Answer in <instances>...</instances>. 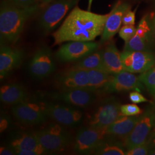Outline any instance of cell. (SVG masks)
I'll return each mask as SVG.
<instances>
[{"label":"cell","mask_w":155,"mask_h":155,"mask_svg":"<svg viewBox=\"0 0 155 155\" xmlns=\"http://www.w3.org/2000/svg\"><path fill=\"white\" fill-rule=\"evenodd\" d=\"M136 11H132L130 9L128 10L124 14L122 17V24L124 25H134L135 24V18H136Z\"/></svg>","instance_id":"obj_30"},{"label":"cell","mask_w":155,"mask_h":155,"mask_svg":"<svg viewBox=\"0 0 155 155\" xmlns=\"http://www.w3.org/2000/svg\"><path fill=\"white\" fill-rule=\"evenodd\" d=\"M44 105L47 116L63 126H77L82 120V111L75 107L47 102Z\"/></svg>","instance_id":"obj_11"},{"label":"cell","mask_w":155,"mask_h":155,"mask_svg":"<svg viewBox=\"0 0 155 155\" xmlns=\"http://www.w3.org/2000/svg\"><path fill=\"white\" fill-rule=\"evenodd\" d=\"M58 83L62 90L86 88L89 84L87 70L73 67L61 74Z\"/></svg>","instance_id":"obj_16"},{"label":"cell","mask_w":155,"mask_h":155,"mask_svg":"<svg viewBox=\"0 0 155 155\" xmlns=\"http://www.w3.org/2000/svg\"><path fill=\"white\" fill-rule=\"evenodd\" d=\"M155 121V106L148 107L140 119L131 132L124 139V147L129 150L144 144L153 129Z\"/></svg>","instance_id":"obj_4"},{"label":"cell","mask_w":155,"mask_h":155,"mask_svg":"<svg viewBox=\"0 0 155 155\" xmlns=\"http://www.w3.org/2000/svg\"><path fill=\"white\" fill-rule=\"evenodd\" d=\"M129 99L134 104H140L149 102V100L145 98L142 94H140L139 91H137L131 92L129 94Z\"/></svg>","instance_id":"obj_31"},{"label":"cell","mask_w":155,"mask_h":155,"mask_svg":"<svg viewBox=\"0 0 155 155\" xmlns=\"http://www.w3.org/2000/svg\"><path fill=\"white\" fill-rule=\"evenodd\" d=\"M124 70L143 73L155 66V54L152 52L127 51L121 53Z\"/></svg>","instance_id":"obj_8"},{"label":"cell","mask_w":155,"mask_h":155,"mask_svg":"<svg viewBox=\"0 0 155 155\" xmlns=\"http://www.w3.org/2000/svg\"><path fill=\"white\" fill-rule=\"evenodd\" d=\"M137 28L132 25H124L119 31V35L125 43L132 39L136 33Z\"/></svg>","instance_id":"obj_27"},{"label":"cell","mask_w":155,"mask_h":155,"mask_svg":"<svg viewBox=\"0 0 155 155\" xmlns=\"http://www.w3.org/2000/svg\"><path fill=\"white\" fill-rule=\"evenodd\" d=\"M141 82L134 73L123 70L116 74H113L110 82L109 83L106 93L120 92L136 90L140 91L143 89Z\"/></svg>","instance_id":"obj_15"},{"label":"cell","mask_w":155,"mask_h":155,"mask_svg":"<svg viewBox=\"0 0 155 155\" xmlns=\"http://www.w3.org/2000/svg\"><path fill=\"white\" fill-rule=\"evenodd\" d=\"M89 84L86 89L95 93H106L107 88L110 82L113 75L98 70H87Z\"/></svg>","instance_id":"obj_22"},{"label":"cell","mask_w":155,"mask_h":155,"mask_svg":"<svg viewBox=\"0 0 155 155\" xmlns=\"http://www.w3.org/2000/svg\"><path fill=\"white\" fill-rule=\"evenodd\" d=\"M41 1H43V2H48L51 0H40Z\"/></svg>","instance_id":"obj_37"},{"label":"cell","mask_w":155,"mask_h":155,"mask_svg":"<svg viewBox=\"0 0 155 155\" xmlns=\"http://www.w3.org/2000/svg\"><path fill=\"white\" fill-rule=\"evenodd\" d=\"M153 45L140 38L136 34L127 42L125 43L124 50L127 51L153 52Z\"/></svg>","instance_id":"obj_25"},{"label":"cell","mask_w":155,"mask_h":155,"mask_svg":"<svg viewBox=\"0 0 155 155\" xmlns=\"http://www.w3.org/2000/svg\"><path fill=\"white\" fill-rule=\"evenodd\" d=\"M120 110L123 116H133L143 113V110L138 106L134 104H126L121 105Z\"/></svg>","instance_id":"obj_28"},{"label":"cell","mask_w":155,"mask_h":155,"mask_svg":"<svg viewBox=\"0 0 155 155\" xmlns=\"http://www.w3.org/2000/svg\"><path fill=\"white\" fill-rule=\"evenodd\" d=\"M130 9L129 5L125 2H118L109 13L107 18L104 31L101 35V42L110 40L119 31L122 24V17Z\"/></svg>","instance_id":"obj_14"},{"label":"cell","mask_w":155,"mask_h":155,"mask_svg":"<svg viewBox=\"0 0 155 155\" xmlns=\"http://www.w3.org/2000/svg\"><path fill=\"white\" fill-rule=\"evenodd\" d=\"M151 150L150 145L146 141L144 144L136 147L130 150H127L125 153L127 155H148Z\"/></svg>","instance_id":"obj_29"},{"label":"cell","mask_w":155,"mask_h":155,"mask_svg":"<svg viewBox=\"0 0 155 155\" xmlns=\"http://www.w3.org/2000/svg\"><path fill=\"white\" fill-rule=\"evenodd\" d=\"M109 13L100 15L75 6L61 26L53 33L54 45L66 41H92L102 34Z\"/></svg>","instance_id":"obj_1"},{"label":"cell","mask_w":155,"mask_h":155,"mask_svg":"<svg viewBox=\"0 0 155 155\" xmlns=\"http://www.w3.org/2000/svg\"><path fill=\"white\" fill-rule=\"evenodd\" d=\"M28 93L22 86L17 84H9L2 86L0 89L1 101L8 105H16L27 100Z\"/></svg>","instance_id":"obj_21"},{"label":"cell","mask_w":155,"mask_h":155,"mask_svg":"<svg viewBox=\"0 0 155 155\" xmlns=\"http://www.w3.org/2000/svg\"><path fill=\"white\" fill-rule=\"evenodd\" d=\"M63 126L58 123H52L35 133L40 144L47 153L61 151L70 143V136Z\"/></svg>","instance_id":"obj_3"},{"label":"cell","mask_w":155,"mask_h":155,"mask_svg":"<svg viewBox=\"0 0 155 155\" xmlns=\"http://www.w3.org/2000/svg\"></svg>","instance_id":"obj_39"},{"label":"cell","mask_w":155,"mask_h":155,"mask_svg":"<svg viewBox=\"0 0 155 155\" xmlns=\"http://www.w3.org/2000/svg\"><path fill=\"white\" fill-rule=\"evenodd\" d=\"M92 2L93 0H89V5H88V11H90V9H91V6L92 4Z\"/></svg>","instance_id":"obj_36"},{"label":"cell","mask_w":155,"mask_h":155,"mask_svg":"<svg viewBox=\"0 0 155 155\" xmlns=\"http://www.w3.org/2000/svg\"><path fill=\"white\" fill-rule=\"evenodd\" d=\"M0 155H16L15 152L11 147H1L0 148Z\"/></svg>","instance_id":"obj_34"},{"label":"cell","mask_w":155,"mask_h":155,"mask_svg":"<svg viewBox=\"0 0 155 155\" xmlns=\"http://www.w3.org/2000/svg\"><path fill=\"white\" fill-rule=\"evenodd\" d=\"M55 69L51 52L47 47H42L34 55L30 61L28 70L31 75L36 78L47 77Z\"/></svg>","instance_id":"obj_13"},{"label":"cell","mask_w":155,"mask_h":155,"mask_svg":"<svg viewBox=\"0 0 155 155\" xmlns=\"http://www.w3.org/2000/svg\"><path fill=\"white\" fill-rule=\"evenodd\" d=\"M139 116H122L106 127L107 136L124 139L133 130L140 119Z\"/></svg>","instance_id":"obj_20"},{"label":"cell","mask_w":155,"mask_h":155,"mask_svg":"<svg viewBox=\"0 0 155 155\" xmlns=\"http://www.w3.org/2000/svg\"><path fill=\"white\" fill-rule=\"evenodd\" d=\"M124 144L118 141L103 140L98 147L93 151L95 155H124L126 152L124 149Z\"/></svg>","instance_id":"obj_24"},{"label":"cell","mask_w":155,"mask_h":155,"mask_svg":"<svg viewBox=\"0 0 155 155\" xmlns=\"http://www.w3.org/2000/svg\"><path fill=\"white\" fill-rule=\"evenodd\" d=\"M102 60L106 71L110 74H116L124 70L121 53L113 43L107 45L102 50Z\"/></svg>","instance_id":"obj_19"},{"label":"cell","mask_w":155,"mask_h":155,"mask_svg":"<svg viewBox=\"0 0 155 155\" xmlns=\"http://www.w3.org/2000/svg\"><path fill=\"white\" fill-rule=\"evenodd\" d=\"M154 127V128H155V124H154V127Z\"/></svg>","instance_id":"obj_38"},{"label":"cell","mask_w":155,"mask_h":155,"mask_svg":"<svg viewBox=\"0 0 155 155\" xmlns=\"http://www.w3.org/2000/svg\"><path fill=\"white\" fill-rule=\"evenodd\" d=\"M95 92L86 89L62 90L60 92L53 93L52 98L63 102L67 105L78 107H87L93 104L96 99Z\"/></svg>","instance_id":"obj_12"},{"label":"cell","mask_w":155,"mask_h":155,"mask_svg":"<svg viewBox=\"0 0 155 155\" xmlns=\"http://www.w3.org/2000/svg\"><path fill=\"white\" fill-rule=\"evenodd\" d=\"M98 47V43L93 41H72L61 46L56 56L62 62L77 61L96 51Z\"/></svg>","instance_id":"obj_10"},{"label":"cell","mask_w":155,"mask_h":155,"mask_svg":"<svg viewBox=\"0 0 155 155\" xmlns=\"http://www.w3.org/2000/svg\"><path fill=\"white\" fill-rule=\"evenodd\" d=\"M140 81L143 83L148 91L155 97V66L139 76Z\"/></svg>","instance_id":"obj_26"},{"label":"cell","mask_w":155,"mask_h":155,"mask_svg":"<svg viewBox=\"0 0 155 155\" xmlns=\"http://www.w3.org/2000/svg\"><path fill=\"white\" fill-rule=\"evenodd\" d=\"M9 120H8V117L4 116H2L1 117V120H0L1 132L5 131L9 127Z\"/></svg>","instance_id":"obj_33"},{"label":"cell","mask_w":155,"mask_h":155,"mask_svg":"<svg viewBox=\"0 0 155 155\" xmlns=\"http://www.w3.org/2000/svg\"><path fill=\"white\" fill-rule=\"evenodd\" d=\"M13 3L19 6L25 7L32 5L37 0H12Z\"/></svg>","instance_id":"obj_32"},{"label":"cell","mask_w":155,"mask_h":155,"mask_svg":"<svg viewBox=\"0 0 155 155\" xmlns=\"http://www.w3.org/2000/svg\"><path fill=\"white\" fill-rule=\"evenodd\" d=\"M12 113L19 122L27 125L41 124L48 117L44 102L27 101V100L13 105Z\"/></svg>","instance_id":"obj_5"},{"label":"cell","mask_w":155,"mask_h":155,"mask_svg":"<svg viewBox=\"0 0 155 155\" xmlns=\"http://www.w3.org/2000/svg\"><path fill=\"white\" fill-rule=\"evenodd\" d=\"M153 35H154V38H155V16L153 18Z\"/></svg>","instance_id":"obj_35"},{"label":"cell","mask_w":155,"mask_h":155,"mask_svg":"<svg viewBox=\"0 0 155 155\" xmlns=\"http://www.w3.org/2000/svg\"><path fill=\"white\" fill-rule=\"evenodd\" d=\"M39 5L25 7L3 2L0 10V33L1 39L14 43L18 39L28 18L38 11Z\"/></svg>","instance_id":"obj_2"},{"label":"cell","mask_w":155,"mask_h":155,"mask_svg":"<svg viewBox=\"0 0 155 155\" xmlns=\"http://www.w3.org/2000/svg\"><path fill=\"white\" fill-rule=\"evenodd\" d=\"M121 105L113 97L104 100L91 117L89 124L90 127L106 128L119 117L123 116L120 110Z\"/></svg>","instance_id":"obj_7"},{"label":"cell","mask_w":155,"mask_h":155,"mask_svg":"<svg viewBox=\"0 0 155 155\" xmlns=\"http://www.w3.org/2000/svg\"><path fill=\"white\" fill-rule=\"evenodd\" d=\"M79 0H59L48 6L43 12L40 25L45 32L54 30L68 11L76 6Z\"/></svg>","instance_id":"obj_6"},{"label":"cell","mask_w":155,"mask_h":155,"mask_svg":"<svg viewBox=\"0 0 155 155\" xmlns=\"http://www.w3.org/2000/svg\"><path fill=\"white\" fill-rule=\"evenodd\" d=\"M9 147L15 152L21 150H31L39 155H45L47 152L40 144L36 133L20 132L13 134L9 140Z\"/></svg>","instance_id":"obj_17"},{"label":"cell","mask_w":155,"mask_h":155,"mask_svg":"<svg viewBox=\"0 0 155 155\" xmlns=\"http://www.w3.org/2000/svg\"><path fill=\"white\" fill-rule=\"evenodd\" d=\"M73 67L86 70H98L106 72L102 60V51H95L83 58Z\"/></svg>","instance_id":"obj_23"},{"label":"cell","mask_w":155,"mask_h":155,"mask_svg":"<svg viewBox=\"0 0 155 155\" xmlns=\"http://www.w3.org/2000/svg\"><path fill=\"white\" fill-rule=\"evenodd\" d=\"M107 136L106 128H83L79 131L75 138L74 150L81 154L92 153Z\"/></svg>","instance_id":"obj_9"},{"label":"cell","mask_w":155,"mask_h":155,"mask_svg":"<svg viewBox=\"0 0 155 155\" xmlns=\"http://www.w3.org/2000/svg\"><path fill=\"white\" fill-rule=\"evenodd\" d=\"M22 58V52L20 50L1 45L0 50V77L1 80L6 77L12 70L20 65Z\"/></svg>","instance_id":"obj_18"},{"label":"cell","mask_w":155,"mask_h":155,"mask_svg":"<svg viewBox=\"0 0 155 155\" xmlns=\"http://www.w3.org/2000/svg\"></svg>","instance_id":"obj_40"}]
</instances>
